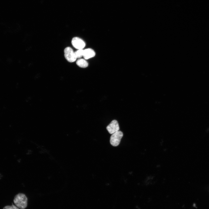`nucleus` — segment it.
I'll use <instances>...</instances> for the list:
<instances>
[{"label":"nucleus","instance_id":"nucleus-1","mask_svg":"<svg viewBox=\"0 0 209 209\" xmlns=\"http://www.w3.org/2000/svg\"><path fill=\"white\" fill-rule=\"evenodd\" d=\"M27 198L23 193H19L15 197L13 201L17 207L21 209H25L27 206Z\"/></svg>","mask_w":209,"mask_h":209},{"label":"nucleus","instance_id":"nucleus-2","mask_svg":"<svg viewBox=\"0 0 209 209\" xmlns=\"http://www.w3.org/2000/svg\"><path fill=\"white\" fill-rule=\"evenodd\" d=\"M123 136L122 132L119 130L112 134L110 140L111 144L113 146H118L120 143Z\"/></svg>","mask_w":209,"mask_h":209},{"label":"nucleus","instance_id":"nucleus-3","mask_svg":"<svg viewBox=\"0 0 209 209\" xmlns=\"http://www.w3.org/2000/svg\"><path fill=\"white\" fill-rule=\"evenodd\" d=\"M64 56L67 60L69 62H73L76 60L75 52L71 48L67 47L65 48L64 51Z\"/></svg>","mask_w":209,"mask_h":209},{"label":"nucleus","instance_id":"nucleus-4","mask_svg":"<svg viewBox=\"0 0 209 209\" xmlns=\"http://www.w3.org/2000/svg\"><path fill=\"white\" fill-rule=\"evenodd\" d=\"M73 46L75 48L78 49H82L85 46L84 41L81 38L75 37H73L71 41Z\"/></svg>","mask_w":209,"mask_h":209},{"label":"nucleus","instance_id":"nucleus-5","mask_svg":"<svg viewBox=\"0 0 209 209\" xmlns=\"http://www.w3.org/2000/svg\"><path fill=\"white\" fill-rule=\"evenodd\" d=\"M106 128L109 133L111 134L119 131L120 129L118 122L116 120H113Z\"/></svg>","mask_w":209,"mask_h":209},{"label":"nucleus","instance_id":"nucleus-6","mask_svg":"<svg viewBox=\"0 0 209 209\" xmlns=\"http://www.w3.org/2000/svg\"><path fill=\"white\" fill-rule=\"evenodd\" d=\"M94 51L90 48H87L84 50L83 57L85 60H87L94 57L95 55Z\"/></svg>","mask_w":209,"mask_h":209},{"label":"nucleus","instance_id":"nucleus-7","mask_svg":"<svg viewBox=\"0 0 209 209\" xmlns=\"http://www.w3.org/2000/svg\"><path fill=\"white\" fill-rule=\"evenodd\" d=\"M77 65L80 67L84 68L88 66V64L87 62L83 59H79L76 62Z\"/></svg>","mask_w":209,"mask_h":209},{"label":"nucleus","instance_id":"nucleus-8","mask_svg":"<svg viewBox=\"0 0 209 209\" xmlns=\"http://www.w3.org/2000/svg\"><path fill=\"white\" fill-rule=\"evenodd\" d=\"M75 54L77 58H80L83 56L84 50L78 49L75 52Z\"/></svg>","mask_w":209,"mask_h":209},{"label":"nucleus","instance_id":"nucleus-9","mask_svg":"<svg viewBox=\"0 0 209 209\" xmlns=\"http://www.w3.org/2000/svg\"><path fill=\"white\" fill-rule=\"evenodd\" d=\"M3 209H19L17 206L12 204V206H5Z\"/></svg>","mask_w":209,"mask_h":209}]
</instances>
